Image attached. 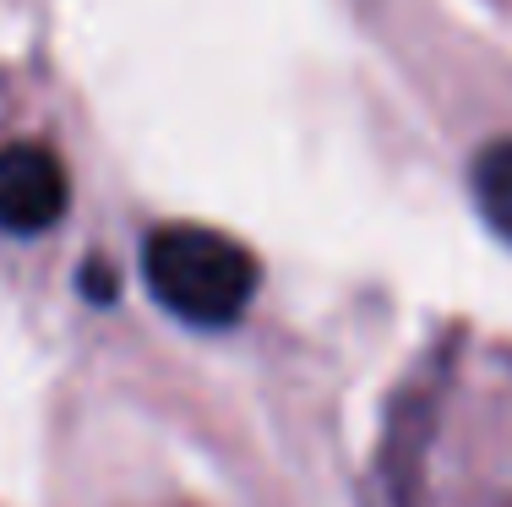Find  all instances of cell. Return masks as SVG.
Wrapping results in <instances>:
<instances>
[{
    "label": "cell",
    "mask_w": 512,
    "mask_h": 507,
    "mask_svg": "<svg viewBox=\"0 0 512 507\" xmlns=\"http://www.w3.org/2000/svg\"><path fill=\"white\" fill-rule=\"evenodd\" d=\"M71 202L66 164L44 142H6L0 148V229L6 235H39Z\"/></svg>",
    "instance_id": "2"
},
{
    "label": "cell",
    "mask_w": 512,
    "mask_h": 507,
    "mask_svg": "<svg viewBox=\"0 0 512 507\" xmlns=\"http://www.w3.org/2000/svg\"><path fill=\"white\" fill-rule=\"evenodd\" d=\"M142 279L153 300L191 328H229L256 295V262L240 240L202 224L153 229L142 246Z\"/></svg>",
    "instance_id": "1"
},
{
    "label": "cell",
    "mask_w": 512,
    "mask_h": 507,
    "mask_svg": "<svg viewBox=\"0 0 512 507\" xmlns=\"http://www.w3.org/2000/svg\"><path fill=\"white\" fill-rule=\"evenodd\" d=\"M474 202H480L485 224L512 240V137H496L474 159Z\"/></svg>",
    "instance_id": "3"
}]
</instances>
